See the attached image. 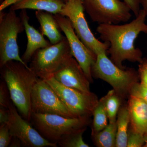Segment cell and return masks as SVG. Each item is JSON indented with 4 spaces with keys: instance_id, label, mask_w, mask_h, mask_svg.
Returning a JSON list of instances; mask_svg holds the SVG:
<instances>
[{
    "instance_id": "obj_1",
    "label": "cell",
    "mask_w": 147,
    "mask_h": 147,
    "mask_svg": "<svg viewBox=\"0 0 147 147\" xmlns=\"http://www.w3.org/2000/svg\"><path fill=\"white\" fill-rule=\"evenodd\" d=\"M147 17L141 9L139 15L129 23L99 24L96 28L100 39L110 44L108 51L110 59L120 68L125 69L123 65L125 61L140 63L143 60L142 51L135 47L134 42L141 33L147 34Z\"/></svg>"
},
{
    "instance_id": "obj_18",
    "label": "cell",
    "mask_w": 147,
    "mask_h": 147,
    "mask_svg": "<svg viewBox=\"0 0 147 147\" xmlns=\"http://www.w3.org/2000/svg\"><path fill=\"white\" fill-rule=\"evenodd\" d=\"M130 116L128 106L122 107L118 113L116 147L127 146L128 127Z\"/></svg>"
},
{
    "instance_id": "obj_8",
    "label": "cell",
    "mask_w": 147,
    "mask_h": 147,
    "mask_svg": "<svg viewBox=\"0 0 147 147\" xmlns=\"http://www.w3.org/2000/svg\"><path fill=\"white\" fill-rule=\"evenodd\" d=\"M45 80L75 118H89L93 115L98 101L93 93L84 92L66 87L53 76Z\"/></svg>"
},
{
    "instance_id": "obj_7",
    "label": "cell",
    "mask_w": 147,
    "mask_h": 147,
    "mask_svg": "<svg viewBox=\"0 0 147 147\" xmlns=\"http://www.w3.org/2000/svg\"><path fill=\"white\" fill-rule=\"evenodd\" d=\"M84 11L82 0H68L60 14L69 18L79 38L96 56L107 52L110 44L101 42L95 37L85 18Z\"/></svg>"
},
{
    "instance_id": "obj_29",
    "label": "cell",
    "mask_w": 147,
    "mask_h": 147,
    "mask_svg": "<svg viewBox=\"0 0 147 147\" xmlns=\"http://www.w3.org/2000/svg\"><path fill=\"white\" fill-rule=\"evenodd\" d=\"M9 119L8 108L0 107V124H8Z\"/></svg>"
},
{
    "instance_id": "obj_17",
    "label": "cell",
    "mask_w": 147,
    "mask_h": 147,
    "mask_svg": "<svg viewBox=\"0 0 147 147\" xmlns=\"http://www.w3.org/2000/svg\"><path fill=\"white\" fill-rule=\"evenodd\" d=\"M35 16L40 25L41 33L47 37L51 44H57L63 39L64 36L61 34V29L53 13L36 10Z\"/></svg>"
},
{
    "instance_id": "obj_2",
    "label": "cell",
    "mask_w": 147,
    "mask_h": 147,
    "mask_svg": "<svg viewBox=\"0 0 147 147\" xmlns=\"http://www.w3.org/2000/svg\"><path fill=\"white\" fill-rule=\"evenodd\" d=\"M1 73L8 87L11 101L21 115L30 122L32 91L38 77L29 66L16 61H9L3 66Z\"/></svg>"
},
{
    "instance_id": "obj_32",
    "label": "cell",
    "mask_w": 147,
    "mask_h": 147,
    "mask_svg": "<svg viewBox=\"0 0 147 147\" xmlns=\"http://www.w3.org/2000/svg\"><path fill=\"white\" fill-rule=\"evenodd\" d=\"M140 5L147 16V0H140Z\"/></svg>"
},
{
    "instance_id": "obj_5",
    "label": "cell",
    "mask_w": 147,
    "mask_h": 147,
    "mask_svg": "<svg viewBox=\"0 0 147 147\" xmlns=\"http://www.w3.org/2000/svg\"><path fill=\"white\" fill-rule=\"evenodd\" d=\"M72 56L66 37L57 44L39 49L35 53L29 67L39 79L53 77L65 61Z\"/></svg>"
},
{
    "instance_id": "obj_34",
    "label": "cell",
    "mask_w": 147,
    "mask_h": 147,
    "mask_svg": "<svg viewBox=\"0 0 147 147\" xmlns=\"http://www.w3.org/2000/svg\"><path fill=\"white\" fill-rule=\"evenodd\" d=\"M4 1V0H0V3H2Z\"/></svg>"
},
{
    "instance_id": "obj_35",
    "label": "cell",
    "mask_w": 147,
    "mask_h": 147,
    "mask_svg": "<svg viewBox=\"0 0 147 147\" xmlns=\"http://www.w3.org/2000/svg\"><path fill=\"white\" fill-rule=\"evenodd\" d=\"M68 0H65L67 2V1H68Z\"/></svg>"
},
{
    "instance_id": "obj_21",
    "label": "cell",
    "mask_w": 147,
    "mask_h": 147,
    "mask_svg": "<svg viewBox=\"0 0 147 147\" xmlns=\"http://www.w3.org/2000/svg\"><path fill=\"white\" fill-rule=\"evenodd\" d=\"M86 128L83 129L74 133L63 137L57 143L62 147H89L83 139L82 135Z\"/></svg>"
},
{
    "instance_id": "obj_14",
    "label": "cell",
    "mask_w": 147,
    "mask_h": 147,
    "mask_svg": "<svg viewBox=\"0 0 147 147\" xmlns=\"http://www.w3.org/2000/svg\"><path fill=\"white\" fill-rule=\"evenodd\" d=\"M20 17L23 23L27 38L26 49L22 57L23 60L28 63L31 60L37 50L51 45L44 38V35L29 24V17L26 9H22Z\"/></svg>"
},
{
    "instance_id": "obj_24",
    "label": "cell",
    "mask_w": 147,
    "mask_h": 147,
    "mask_svg": "<svg viewBox=\"0 0 147 147\" xmlns=\"http://www.w3.org/2000/svg\"><path fill=\"white\" fill-rule=\"evenodd\" d=\"M11 101L7 85L2 80L0 83V107L8 108Z\"/></svg>"
},
{
    "instance_id": "obj_4",
    "label": "cell",
    "mask_w": 147,
    "mask_h": 147,
    "mask_svg": "<svg viewBox=\"0 0 147 147\" xmlns=\"http://www.w3.org/2000/svg\"><path fill=\"white\" fill-rule=\"evenodd\" d=\"M30 122L45 139L57 144L66 135L86 128L89 118H67L53 114L32 113Z\"/></svg>"
},
{
    "instance_id": "obj_22",
    "label": "cell",
    "mask_w": 147,
    "mask_h": 147,
    "mask_svg": "<svg viewBox=\"0 0 147 147\" xmlns=\"http://www.w3.org/2000/svg\"><path fill=\"white\" fill-rule=\"evenodd\" d=\"M108 96L106 101L107 110L109 123L116 122L117 115L119 112L120 101L119 96L114 90L108 92Z\"/></svg>"
},
{
    "instance_id": "obj_28",
    "label": "cell",
    "mask_w": 147,
    "mask_h": 147,
    "mask_svg": "<svg viewBox=\"0 0 147 147\" xmlns=\"http://www.w3.org/2000/svg\"><path fill=\"white\" fill-rule=\"evenodd\" d=\"M123 1L128 6L135 17L139 15L141 9L140 0H123Z\"/></svg>"
},
{
    "instance_id": "obj_12",
    "label": "cell",
    "mask_w": 147,
    "mask_h": 147,
    "mask_svg": "<svg viewBox=\"0 0 147 147\" xmlns=\"http://www.w3.org/2000/svg\"><path fill=\"white\" fill-rule=\"evenodd\" d=\"M9 119L8 125L12 137L18 138L24 146L28 147H57V144L45 139L30 122L25 119L19 113L13 102L8 108Z\"/></svg>"
},
{
    "instance_id": "obj_9",
    "label": "cell",
    "mask_w": 147,
    "mask_h": 147,
    "mask_svg": "<svg viewBox=\"0 0 147 147\" xmlns=\"http://www.w3.org/2000/svg\"><path fill=\"white\" fill-rule=\"evenodd\" d=\"M84 10L92 21L98 24L126 23L131 17V10L120 0H82Z\"/></svg>"
},
{
    "instance_id": "obj_16",
    "label": "cell",
    "mask_w": 147,
    "mask_h": 147,
    "mask_svg": "<svg viewBox=\"0 0 147 147\" xmlns=\"http://www.w3.org/2000/svg\"><path fill=\"white\" fill-rule=\"evenodd\" d=\"M66 3L65 0H21L11 5L10 10L32 9L60 14Z\"/></svg>"
},
{
    "instance_id": "obj_10",
    "label": "cell",
    "mask_w": 147,
    "mask_h": 147,
    "mask_svg": "<svg viewBox=\"0 0 147 147\" xmlns=\"http://www.w3.org/2000/svg\"><path fill=\"white\" fill-rule=\"evenodd\" d=\"M31 108L32 113L75 118L50 85L45 80L38 78L32 91Z\"/></svg>"
},
{
    "instance_id": "obj_33",
    "label": "cell",
    "mask_w": 147,
    "mask_h": 147,
    "mask_svg": "<svg viewBox=\"0 0 147 147\" xmlns=\"http://www.w3.org/2000/svg\"><path fill=\"white\" fill-rule=\"evenodd\" d=\"M145 143L144 147H147V134L145 135Z\"/></svg>"
},
{
    "instance_id": "obj_20",
    "label": "cell",
    "mask_w": 147,
    "mask_h": 147,
    "mask_svg": "<svg viewBox=\"0 0 147 147\" xmlns=\"http://www.w3.org/2000/svg\"><path fill=\"white\" fill-rule=\"evenodd\" d=\"M108 93L98 100L93 115L94 116L92 134L97 133L102 130L108 125V116L106 108V101Z\"/></svg>"
},
{
    "instance_id": "obj_30",
    "label": "cell",
    "mask_w": 147,
    "mask_h": 147,
    "mask_svg": "<svg viewBox=\"0 0 147 147\" xmlns=\"http://www.w3.org/2000/svg\"><path fill=\"white\" fill-rule=\"evenodd\" d=\"M21 0H4L0 5V11H2L7 7L16 3Z\"/></svg>"
},
{
    "instance_id": "obj_27",
    "label": "cell",
    "mask_w": 147,
    "mask_h": 147,
    "mask_svg": "<svg viewBox=\"0 0 147 147\" xmlns=\"http://www.w3.org/2000/svg\"><path fill=\"white\" fill-rule=\"evenodd\" d=\"M138 73L141 80V84L147 88V61L143 59L139 65Z\"/></svg>"
},
{
    "instance_id": "obj_6",
    "label": "cell",
    "mask_w": 147,
    "mask_h": 147,
    "mask_svg": "<svg viewBox=\"0 0 147 147\" xmlns=\"http://www.w3.org/2000/svg\"><path fill=\"white\" fill-rule=\"evenodd\" d=\"M0 67L11 61L20 62L28 66L19 55L17 42L19 33L25 30L20 16L16 11H0Z\"/></svg>"
},
{
    "instance_id": "obj_3",
    "label": "cell",
    "mask_w": 147,
    "mask_h": 147,
    "mask_svg": "<svg viewBox=\"0 0 147 147\" xmlns=\"http://www.w3.org/2000/svg\"><path fill=\"white\" fill-rule=\"evenodd\" d=\"M102 52L96 56L91 69L92 77L102 79L112 86L116 94L123 98L137 83L139 73L133 68L123 69L115 64Z\"/></svg>"
},
{
    "instance_id": "obj_11",
    "label": "cell",
    "mask_w": 147,
    "mask_h": 147,
    "mask_svg": "<svg viewBox=\"0 0 147 147\" xmlns=\"http://www.w3.org/2000/svg\"><path fill=\"white\" fill-rule=\"evenodd\" d=\"M54 15L60 28L67 40L71 55L82 67L87 79L92 83L93 79L91 69L96 60V55L79 38L68 18L60 14Z\"/></svg>"
},
{
    "instance_id": "obj_31",
    "label": "cell",
    "mask_w": 147,
    "mask_h": 147,
    "mask_svg": "<svg viewBox=\"0 0 147 147\" xmlns=\"http://www.w3.org/2000/svg\"><path fill=\"white\" fill-rule=\"evenodd\" d=\"M22 145L21 141L15 137H12L11 142L9 146L11 147H21Z\"/></svg>"
},
{
    "instance_id": "obj_19",
    "label": "cell",
    "mask_w": 147,
    "mask_h": 147,
    "mask_svg": "<svg viewBox=\"0 0 147 147\" xmlns=\"http://www.w3.org/2000/svg\"><path fill=\"white\" fill-rule=\"evenodd\" d=\"M117 125L116 122L109 123L102 130L92 134L96 145L99 147H116Z\"/></svg>"
},
{
    "instance_id": "obj_15",
    "label": "cell",
    "mask_w": 147,
    "mask_h": 147,
    "mask_svg": "<svg viewBox=\"0 0 147 147\" xmlns=\"http://www.w3.org/2000/svg\"><path fill=\"white\" fill-rule=\"evenodd\" d=\"M128 106L132 129L147 134V104L136 96H130Z\"/></svg>"
},
{
    "instance_id": "obj_26",
    "label": "cell",
    "mask_w": 147,
    "mask_h": 147,
    "mask_svg": "<svg viewBox=\"0 0 147 147\" xmlns=\"http://www.w3.org/2000/svg\"><path fill=\"white\" fill-rule=\"evenodd\" d=\"M129 95L141 98L147 104V88L142 84L136 83L131 88Z\"/></svg>"
},
{
    "instance_id": "obj_23",
    "label": "cell",
    "mask_w": 147,
    "mask_h": 147,
    "mask_svg": "<svg viewBox=\"0 0 147 147\" xmlns=\"http://www.w3.org/2000/svg\"><path fill=\"white\" fill-rule=\"evenodd\" d=\"M145 135L131 129L128 132L127 147H141L145 144Z\"/></svg>"
},
{
    "instance_id": "obj_13",
    "label": "cell",
    "mask_w": 147,
    "mask_h": 147,
    "mask_svg": "<svg viewBox=\"0 0 147 147\" xmlns=\"http://www.w3.org/2000/svg\"><path fill=\"white\" fill-rule=\"evenodd\" d=\"M58 82L68 88L84 92H90V82L73 56L69 57L53 75Z\"/></svg>"
},
{
    "instance_id": "obj_25",
    "label": "cell",
    "mask_w": 147,
    "mask_h": 147,
    "mask_svg": "<svg viewBox=\"0 0 147 147\" xmlns=\"http://www.w3.org/2000/svg\"><path fill=\"white\" fill-rule=\"evenodd\" d=\"M12 136L11 134L8 124L0 125V147L9 146Z\"/></svg>"
}]
</instances>
